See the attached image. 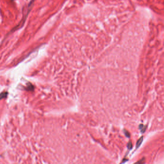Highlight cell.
I'll return each mask as SVG.
<instances>
[{
  "label": "cell",
  "mask_w": 164,
  "mask_h": 164,
  "mask_svg": "<svg viewBox=\"0 0 164 164\" xmlns=\"http://www.w3.org/2000/svg\"><path fill=\"white\" fill-rule=\"evenodd\" d=\"M143 141V137H141L140 139L138 140V141H137V143H136V149L138 148L140 146H141V144L142 143Z\"/></svg>",
  "instance_id": "6da1fadb"
},
{
  "label": "cell",
  "mask_w": 164,
  "mask_h": 164,
  "mask_svg": "<svg viewBox=\"0 0 164 164\" xmlns=\"http://www.w3.org/2000/svg\"><path fill=\"white\" fill-rule=\"evenodd\" d=\"M140 129H141V131L142 133H144L145 131V129H146V127L144 126L143 125H140L139 126Z\"/></svg>",
  "instance_id": "7a4b0ae2"
},
{
  "label": "cell",
  "mask_w": 164,
  "mask_h": 164,
  "mask_svg": "<svg viewBox=\"0 0 164 164\" xmlns=\"http://www.w3.org/2000/svg\"><path fill=\"white\" fill-rule=\"evenodd\" d=\"M7 95V93H3L0 94V100L4 98H5Z\"/></svg>",
  "instance_id": "3957f363"
},
{
  "label": "cell",
  "mask_w": 164,
  "mask_h": 164,
  "mask_svg": "<svg viewBox=\"0 0 164 164\" xmlns=\"http://www.w3.org/2000/svg\"><path fill=\"white\" fill-rule=\"evenodd\" d=\"M128 147L130 150H131L132 148V143H131V142H129L128 143Z\"/></svg>",
  "instance_id": "277c9868"
},
{
  "label": "cell",
  "mask_w": 164,
  "mask_h": 164,
  "mask_svg": "<svg viewBox=\"0 0 164 164\" xmlns=\"http://www.w3.org/2000/svg\"><path fill=\"white\" fill-rule=\"evenodd\" d=\"M124 132H125V135H126L127 137L129 138V137H130V134H129V132L128 131H127V130H124Z\"/></svg>",
  "instance_id": "5b68a950"
}]
</instances>
